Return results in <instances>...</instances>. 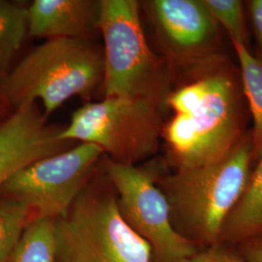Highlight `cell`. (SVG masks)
<instances>
[{
  "label": "cell",
  "mask_w": 262,
  "mask_h": 262,
  "mask_svg": "<svg viewBox=\"0 0 262 262\" xmlns=\"http://www.w3.org/2000/svg\"><path fill=\"white\" fill-rule=\"evenodd\" d=\"M103 76V51L90 40L48 39L3 78L0 94L16 109L40 100L48 119L76 95L89 98Z\"/></svg>",
  "instance_id": "3"
},
{
  "label": "cell",
  "mask_w": 262,
  "mask_h": 262,
  "mask_svg": "<svg viewBox=\"0 0 262 262\" xmlns=\"http://www.w3.org/2000/svg\"><path fill=\"white\" fill-rule=\"evenodd\" d=\"M150 7L160 36L177 55H194L215 36L217 23L203 0H154Z\"/></svg>",
  "instance_id": "10"
},
{
  "label": "cell",
  "mask_w": 262,
  "mask_h": 262,
  "mask_svg": "<svg viewBox=\"0 0 262 262\" xmlns=\"http://www.w3.org/2000/svg\"><path fill=\"white\" fill-rule=\"evenodd\" d=\"M253 140L247 138L225 158L206 165L178 169L162 182L172 224L194 244L214 245L250 179Z\"/></svg>",
  "instance_id": "2"
},
{
  "label": "cell",
  "mask_w": 262,
  "mask_h": 262,
  "mask_svg": "<svg viewBox=\"0 0 262 262\" xmlns=\"http://www.w3.org/2000/svg\"><path fill=\"white\" fill-rule=\"evenodd\" d=\"M55 241L57 262H152L149 244L122 219L105 172L55 220Z\"/></svg>",
  "instance_id": "4"
},
{
  "label": "cell",
  "mask_w": 262,
  "mask_h": 262,
  "mask_svg": "<svg viewBox=\"0 0 262 262\" xmlns=\"http://www.w3.org/2000/svg\"><path fill=\"white\" fill-rule=\"evenodd\" d=\"M240 63L244 91L253 119V155L262 151V60L253 56L247 45L233 44Z\"/></svg>",
  "instance_id": "13"
},
{
  "label": "cell",
  "mask_w": 262,
  "mask_h": 262,
  "mask_svg": "<svg viewBox=\"0 0 262 262\" xmlns=\"http://www.w3.org/2000/svg\"><path fill=\"white\" fill-rule=\"evenodd\" d=\"M262 234V151L253 177L228 215L221 238L240 241Z\"/></svg>",
  "instance_id": "12"
},
{
  "label": "cell",
  "mask_w": 262,
  "mask_h": 262,
  "mask_svg": "<svg viewBox=\"0 0 262 262\" xmlns=\"http://www.w3.org/2000/svg\"><path fill=\"white\" fill-rule=\"evenodd\" d=\"M217 24L228 33L233 44L246 45L243 4L238 0H203Z\"/></svg>",
  "instance_id": "17"
},
{
  "label": "cell",
  "mask_w": 262,
  "mask_h": 262,
  "mask_svg": "<svg viewBox=\"0 0 262 262\" xmlns=\"http://www.w3.org/2000/svg\"><path fill=\"white\" fill-rule=\"evenodd\" d=\"M103 170L116 190L122 219L149 244L152 262H184L197 253L195 245L175 229L168 200L150 173L109 159Z\"/></svg>",
  "instance_id": "7"
},
{
  "label": "cell",
  "mask_w": 262,
  "mask_h": 262,
  "mask_svg": "<svg viewBox=\"0 0 262 262\" xmlns=\"http://www.w3.org/2000/svg\"><path fill=\"white\" fill-rule=\"evenodd\" d=\"M28 11L33 37L90 40L98 31L101 0H35Z\"/></svg>",
  "instance_id": "11"
},
{
  "label": "cell",
  "mask_w": 262,
  "mask_h": 262,
  "mask_svg": "<svg viewBox=\"0 0 262 262\" xmlns=\"http://www.w3.org/2000/svg\"><path fill=\"white\" fill-rule=\"evenodd\" d=\"M98 31L104 41L105 97L166 103V67L147 42L138 2L101 0Z\"/></svg>",
  "instance_id": "5"
},
{
  "label": "cell",
  "mask_w": 262,
  "mask_h": 262,
  "mask_svg": "<svg viewBox=\"0 0 262 262\" xmlns=\"http://www.w3.org/2000/svg\"><path fill=\"white\" fill-rule=\"evenodd\" d=\"M35 219L25 203L0 196V262H11L26 229Z\"/></svg>",
  "instance_id": "15"
},
{
  "label": "cell",
  "mask_w": 262,
  "mask_h": 262,
  "mask_svg": "<svg viewBox=\"0 0 262 262\" xmlns=\"http://www.w3.org/2000/svg\"><path fill=\"white\" fill-rule=\"evenodd\" d=\"M28 34V7L0 0V70L8 66Z\"/></svg>",
  "instance_id": "16"
},
{
  "label": "cell",
  "mask_w": 262,
  "mask_h": 262,
  "mask_svg": "<svg viewBox=\"0 0 262 262\" xmlns=\"http://www.w3.org/2000/svg\"><path fill=\"white\" fill-rule=\"evenodd\" d=\"M184 262H249L245 261L234 253H230L222 247L213 245V247L203 252H197L194 255Z\"/></svg>",
  "instance_id": "18"
},
{
  "label": "cell",
  "mask_w": 262,
  "mask_h": 262,
  "mask_svg": "<svg viewBox=\"0 0 262 262\" xmlns=\"http://www.w3.org/2000/svg\"><path fill=\"white\" fill-rule=\"evenodd\" d=\"M161 106L147 100L105 97L73 112L58 137L94 144L108 154L110 160L135 165L158 149Z\"/></svg>",
  "instance_id": "6"
},
{
  "label": "cell",
  "mask_w": 262,
  "mask_h": 262,
  "mask_svg": "<svg viewBox=\"0 0 262 262\" xmlns=\"http://www.w3.org/2000/svg\"><path fill=\"white\" fill-rule=\"evenodd\" d=\"M251 16L256 36L262 47V0H253L250 2Z\"/></svg>",
  "instance_id": "19"
},
{
  "label": "cell",
  "mask_w": 262,
  "mask_h": 262,
  "mask_svg": "<svg viewBox=\"0 0 262 262\" xmlns=\"http://www.w3.org/2000/svg\"><path fill=\"white\" fill-rule=\"evenodd\" d=\"M103 150L90 143L57 152L18 171L0 187V196L20 201L36 219L63 215L97 171Z\"/></svg>",
  "instance_id": "8"
},
{
  "label": "cell",
  "mask_w": 262,
  "mask_h": 262,
  "mask_svg": "<svg viewBox=\"0 0 262 262\" xmlns=\"http://www.w3.org/2000/svg\"><path fill=\"white\" fill-rule=\"evenodd\" d=\"M11 262H57L55 220L35 219L28 225Z\"/></svg>",
  "instance_id": "14"
},
{
  "label": "cell",
  "mask_w": 262,
  "mask_h": 262,
  "mask_svg": "<svg viewBox=\"0 0 262 262\" xmlns=\"http://www.w3.org/2000/svg\"><path fill=\"white\" fill-rule=\"evenodd\" d=\"M60 130L36 103L16 109L0 125V187L29 164L67 150L71 142L59 139Z\"/></svg>",
  "instance_id": "9"
},
{
  "label": "cell",
  "mask_w": 262,
  "mask_h": 262,
  "mask_svg": "<svg viewBox=\"0 0 262 262\" xmlns=\"http://www.w3.org/2000/svg\"><path fill=\"white\" fill-rule=\"evenodd\" d=\"M174 116L162 128L178 169L206 165L225 158L239 143L240 113L231 76L211 71L169 94Z\"/></svg>",
  "instance_id": "1"
},
{
  "label": "cell",
  "mask_w": 262,
  "mask_h": 262,
  "mask_svg": "<svg viewBox=\"0 0 262 262\" xmlns=\"http://www.w3.org/2000/svg\"><path fill=\"white\" fill-rule=\"evenodd\" d=\"M249 262H262V241L253 244L248 250Z\"/></svg>",
  "instance_id": "20"
}]
</instances>
